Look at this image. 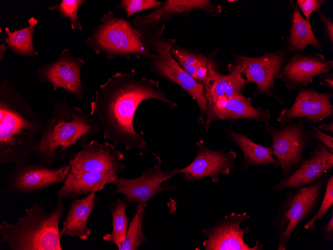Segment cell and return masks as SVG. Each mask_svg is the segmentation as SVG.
Segmentation results:
<instances>
[{"label":"cell","mask_w":333,"mask_h":250,"mask_svg":"<svg viewBox=\"0 0 333 250\" xmlns=\"http://www.w3.org/2000/svg\"><path fill=\"white\" fill-rule=\"evenodd\" d=\"M160 100L173 108L177 103L170 100L162 91L159 82L136 77V70L113 74L95 92L91 102L90 114L98 117L104 140L116 145L122 143L125 150L133 148L148 150L142 131L134 127V118L141 102L147 99Z\"/></svg>","instance_id":"1"},{"label":"cell","mask_w":333,"mask_h":250,"mask_svg":"<svg viewBox=\"0 0 333 250\" xmlns=\"http://www.w3.org/2000/svg\"><path fill=\"white\" fill-rule=\"evenodd\" d=\"M66 99L52 103V114L44 123L33 153L49 166L69 161L76 154L74 149L81 148L90 137L102 131L94 116L71 106Z\"/></svg>","instance_id":"2"},{"label":"cell","mask_w":333,"mask_h":250,"mask_svg":"<svg viewBox=\"0 0 333 250\" xmlns=\"http://www.w3.org/2000/svg\"><path fill=\"white\" fill-rule=\"evenodd\" d=\"M44 123L7 80L0 84V163L28 159L37 145Z\"/></svg>","instance_id":"3"},{"label":"cell","mask_w":333,"mask_h":250,"mask_svg":"<svg viewBox=\"0 0 333 250\" xmlns=\"http://www.w3.org/2000/svg\"><path fill=\"white\" fill-rule=\"evenodd\" d=\"M65 211L62 199L50 213L34 203L14 224L1 221V241L11 250H62L59 223Z\"/></svg>","instance_id":"4"},{"label":"cell","mask_w":333,"mask_h":250,"mask_svg":"<svg viewBox=\"0 0 333 250\" xmlns=\"http://www.w3.org/2000/svg\"><path fill=\"white\" fill-rule=\"evenodd\" d=\"M100 21L86 40L97 54L105 53L109 60L116 57L129 59L133 56L148 58L150 56L149 46L131 22L116 17L111 10L104 14Z\"/></svg>","instance_id":"5"},{"label":"cell","mask_w":333,"mask_h":250,"mask_svg":"<svg viewBox=\"0 0 333 250\" xmlns=\"http://www.w3.org/2000/svg\"><path fill=\"white\" fill-rule=\"evenodd\" d=\"M164 30L141 33L151 50L147 58L151 71L155 74L180 86L198 105L200 117L199 123L204 125L208 115L207 101L203 85L188 74L172 57L170 51L175 39L163 36Z\"/></svg>","instance_id":"6"},{"label":"cell","mask_w":333,"mask_h":250,"mask_svg":"<svg viewBox=\"0 0 333 250\" xmlns=\"http://www.w3.org/2000/svg\"><path fill=\"white\" fill-rule=\"evenodd\" d=\"M328 176L288 193L279 207L274 222L278 231V250H286L293 232L305 220L313 216L322 200Z\"/></svg>","instance_id":"7"},{"label":"cell","mask_w":333,"mask_h":250,"mask_svg":"<svg viewBox=\"0 0 333 250\" xmlns=\"http://www.w3.org/2000/svg\"><path fill=\"white\" fill-rule=\"evenodd\" d=\"M269 132L274 157L281 168L283 178L290 175L304 159L305 150L316 141L306 129L303 118L282 124L279 127L265 123Z\"/></svg>","instance_id":"8"},{"label":"cell","mask_w":333,"mask_h":250,"mask_svg":"<svg viewBox=\"0 0 333 250\" xmlns=\"http://www.w3.org/2000/svg\"><path fill=\"white\" fill-rule=\"evenodd\" d=\"M290 52L284 45L279 49L267 51L258 57L233 54V61L228 66L236 67L241 74L244 73L246 77V83L256 84L254 96L272 97L283 104L275 91L274 82Z\"/></svg>","instance_id":"9"},{"label":"cell","mask_w":333,"mask_h":250,"mask_svg":"<svg viewBox=\"0 0 333 250\" xmlns=\"http://www.w3.org/2000/svg\"><path fill=\"white\" fill-rule=\"evenodd\" d=\"M70 170L69 163L53 168L39 159L28 158L15 163L5 190L23 195L40 192L63 182Z\"/></svg>","instance_id":"10"},{"label":"cell","mask_w":333,"mask_h":250,"mask_svg":"<svg viewBox=\"0 0 333 250\" xmlns=\"http://www.w3.org/2000/svg\"><path fill=\"white\" fill-rule=\"evenodd\" d=\"M85 64L83 59L74 56L68 49H64L55 61L42 65L38 69V80L51 85L54 90L62 88L76 99L81 100L87 91L80 77Z\"/></svg>","instance_id":"11"},{"label":"cell","mask_w":333,"mask_h":250,"mask_svg":"<svg viewBox=\"0 0 333 250\" xmlns=\"http://www.w3.org/2000/svg\"><path fill=\"white\" fill-rule=\"evenodd\" d=\"M161 160L158 164L146 170L135 178L119 177L113 184L111 194H122L131 204L147 205L148 201L161 192L175 189L174 186H163V183L177 174V169L164 171L161 169Z\"/></svg>","instance_id":"12"},{"label":"cell","mask_w":333,"mask_h":250,"mask_svg":"<svg viewBox=\"0 0 333 250\" xmlns=\"http://www.w3.org/2000/svg\"><path fill=\"white\" fill-rule=\"evenodd\" d=\"M124 158L114 145L93 140L82 146L68 163L72 172H96L119 176L127 166L122 162Z\"/></svg>","instance_id":"13"},{"label":"cell","mask_w":333,"mask_h":250,"mask_svg":"<svg viewBox=\"0 0 333 250\" xmlns=\"http://www.w3.org/2000/svg\"><path fill=\"white\" fill-rule=\"evenodd\" d=\"M250 216L246 212L232 213L225 216L215 225L203 231L207 239L202 244L206 250H262L263 245L256 241L254 246L250 247L245 243L244 236L249 229H242L240 224Z\"/></svg>","instance_id":"14"},{"label":"cell","mask_w":333,"mask_h":250,"mask_svg":"<svg viewBox=\"0 0 333 250\" xmlns=\"http://www.w3.org/2000/svg\"><path fill=\"white\" fill-rule=\"evenodd\" d=\"M196 145L198 150L194 159L185 167L177 169V174H184L185 181L200 180L208 177L213 183H219L220 174H228L231 168L236 167V151L225 153L224 149L214 151L205 146L203 140Z\"/></svg>","instance_id":"15"},{"label":"cell","mask_w":333,"mask_h":250,"mask_svg":"<svg viewBox=\"0 0 333 250\" xmlns=\"http://www.w3.org/2000/svg\"><path fill=\"white\" fill-rule=\"evenodd\" d=\"M333 167V153L323 144L312 146L308 156L288 177L274 185L272 190L280 192L286 188L307 186L320 180Z\"/></svg>","instance_id":"16"},{"label":"cell","mask_w":333,"mask_h":250,"mask_svg":"<svg viewBox=\"0 0 333 250\" xmlns=\"http://www.w3.org/2000/svg\"><path fill=\"white\" fill-rule=\"evenodd\" d=\"M196 10H204L215 16L221 12L222 7L208 0H166L154 11L136 16L132 19V23L141 33L164 30L165 23L173 16Z\"/></svg>","instance_id":"17"},{"label":"cell","mask_w":333,"mask_h":250,"mask_svg":"<svg viewBox=\"0 0 333 250\" xmlns=\"http://www.w3.org/2000/svg\"><path fill=\"white\" fill-rule=\"evenodd\" d=\"M333 92L320 93L308 86L299 88L294 103L281 111L277 121L284 124L296 118H305L311 124L323 121L333 116Z\"/></svg>","instance_id":"18"},{"label":"cell","mask_w":333,"mask_h":250,"mask_svg":"<svg viewBox=\"0 0 333 250\" xmlns=\"http://www.w3.org/2000/svg\"><path fill=\"white\" fill-rule=\"evenodd\" d=\"M333 68V61L327 60L317 52H294L288 59L277 78L282 80L289 89L308 86L315 77L328 73Z\"/></svg>","instance_id":"19"},{"label":"cell","mask_w":333,"mask_h":250,"mask_svg":"<svg viewBox=\"0 0 333 250\" xmlns=\"http://www.w3.org/2000/svg\"><path fill=\"white\" fill-rule=\"evenodd\" d=\"M208 115L204 124L208 131L213 121L217 120H236L247 119L266 123L270 118L268 109L254 107L251 104V98L241 93L228 99L219 98L208 109Z\"/></svg>","instance_id":"20"},{"label":"cell","mask_w":333,"mask_h":250,"mask_svg":"<svg viewBox=\"0 0 333 250\" xmlns=\"http://www.w3.org/2000/svg\"><path fill=\"white\" fill-rule=\"evenodd\" d=\"M170 53L188 74L203 85L204 91L208 89L213 81L223 75L218 72L214 61L202 54L185 49L176 43Z\"/></svg>","instance_id":"21"},{"label":"cell","mask_w":333,"mask_h":250,"mask_svg":"<svg viewBox=\"0 0 333 250\" xmlns=\"http://www.w3.org/2000/svg\"><path fill=\"white\" fill-rule=\"evenodd\" d=\"M95 193H90L83 198H71L70 204L62 228L60 231L61 238L64 236L76 237L86 240L91 235L87 226L88 220L98 201Z\"/></svg>","instance_id":"22"},{"label":"cell","mask_w":333,"mask_h":250,"mask_svg":"<svg viewBox=\"0 0 333 250\" xmlns=\"http://www.w3.org/2000/svg\"><path fill=\"white\" fill-rule=\"evenodd\" d=\"M119 176L96 172H72L67 175L58 192V198H73L103 190L113 184Z\"/></svg>","instance_id":"23"},{"label":"cell","mask_w":333,"mask_h":250,"mask_svg":"<svg viewBox=\"0 0 333 250\" xmlns=\"http://www.w3.org/2000/svg\"><path fill=\"white\" fill-rule=\"evenodd\" d=\"M225 137L232 140L242 151L243 158L241 162L243 169L248 170L252 166L279 167L274 157L272 148L255 143L247 136L236 132L231 127L225 130Z\"/></svg>","instance_id":"24"},{"label":"cell","mask_w":333,"mask_h":250,"mask_svg":"<svg viewBox=\"0 0 333 250\" xmlns=\"http://www.w3.org/2000/svg\"><path fill=\"white\" fill-rule=\"evenodd\" d=\"M292 5L290 32L286 44L288 49L294 53L303 52L308 46L312 45L322 50L323 46L316 37L309 21L302 15L296 2Z\"/></svg>","instance_id":"25"},{"label":"cell","mask_w":333,"mask_h":250,"mask_svg":"<svg viewBox=\"0 0 333 250\" xmlns=\"http://www.w3.org/2000/svg\"><path fill=\"white\" fill-rule=\"evenodd\" d=\"M227 69L229 74L213 81L204 91L208 109L219 98L228 99L241 93L246 85L245 80L237 68L228 66Z\"/></svg>","instance_id":"26"},{"label":"cell","mask_w":333,"mask_h":250,"mask_svg":"<svg viewBox=\"0 0 333 250\" xmlns=\"http://www.w3.org/2000/svg\"><path fill=\"white\" fill-rule=\"evenodd\" d=\"M130 204L124 198H118L109 205L104 206L107 208L112 218V231L104 235L102 239L105 242L115 245L120 249L124 241L128 230L129 219L127 215V210Z\"/></svg>","instance_id":"27"},{"label":"cell","mask_w":333,"mask_h":250,"mask_svg":"<svg viewBox=\"0 0 333 250\" xmlns=\"http://www.w3.org/2000/svg\"><path fill=\"white\" fill-rule=\"evenodd\" d=\"M37 20L31 17L28 20V26L21 29L11 32L8 27L5 29L7 35L5 42L17 55L34 56L39 53L35 51L32 44V37Z\"/></svg>","instance_id":"28"},{"label":"cell","mask_w":333,"mask_h":250,"mask_svg":"<svg viewBox=\"0 0 333 250\" xmlns=\"http://www.w3.org/2000/svg\"><path fill=\"white\" fill-rule=\"evenodd\" d=\"M147 205H137L133 219L128 228L126 236L119 250H137L148 239L143 232Z\"/></svg>","instance_id":"29"},{"label":"cell","mask_w":333,"mask_h":250,"mask_svg":"<svg viewBox=\"0 0 333 250\" xmlns=\"http://www.w3.org/2000/svg\"><path fill=\"white\" fill-rule=\"evenodd\" d=\"M85 1L82 0H62L59 4L54 5L49 7V9L58 11L62 18L68 17L72 29L82 31L83 27L78 15V11L79 7Z\"/></svg>","instance_id":"30"},{"label":"cell","mask_w":333,"mask_h":250,"mask_svg":"<svg viewBox=\"0 0 333 250\" xmlns=\"http://www.w3.org/2000/svg\"><path fill=\"white\" fill-rule=\"evenodd\" d=\"M333 205V175L328 177L324 194L322 199V203L319 210L312 218L305 225L306 230H310L315 228V223L318 220H321Z\"/></svg>","instance_id":"31"},{"label":"cell","mask_w":333,"mask_h":250,"mask_svg":"<svg viewBox=\"0 0 333 250\" xmlns=\"http://www.w3.org/2000/svg\"><path fill=\"white\" fill-rule=\"evenodd\" d=\"M162 2L156 0H122L119 7L123 9L129 18L138 11L149 9L155 10L160 7Z\"/></svg>","instance_id":"32"},{"label":"cell","mask_w":333,"mask_h":250,"mask_svg":"<svg viewBox=\"0 0 333 250\" xmlns=\"http://www.w3.org/2000/svg\"><path fill=\"white\" fill-rule=\"evenodd\" d=\"M299 8L303 12L305 18L309 20L312 12H317L319 9L325 4L323 0H296Z\"/></svg>","instance_id":"33"},{"label":"cell","mask_w":333,"mask_h":250,"mask_svg":"<svg viewBox=\"0 0 333 250\" xmlns=\"http://www.w3.org/2000/svg\"><path fill=\"white\" fill-rule=\"evenodd\" d=\"M310 132L313 137L320 141L331 153H333V137L324 133L313 124L309 123Z\"/></svg>","instance_id":"34"},{"label":"cell","mask_w":333,"mask_h":250,"mask_svg":"<svg viewBox=\"0 0 333 250\" xmlns=\"http://www.w3.org/2000/svg\"><path fill=\"white\" fill-rule=\"evenodd\" d=\"M317 13L323 26L324 38L333 46V22L322 11H318Z\"/></svg>","instance_id":"35"},{"label":"cell","mask_w":333,"mask_h":250,"mask_svg":"<svg viewBox=\"0 0 333 250\" xmlns=\"http://www.w3.org/2000/svg\"><path fill=\"white\" fill-rule=\"evenodd\" d=\"M331 216L329 221L321 228L324 240L327 242H333V208H331Z\"/></svg>","instance_id":"36"},{"label":"cell","mask_w":333,"mask_h":250,"mask_svg":"<svg viewBox=\"0 0 333 250\" xmlns=\"http://www.w3.org/2000/svg\"><path fill=\"white\" fill-rule=\"evenodd\" d=\"M320 84L333 89V73L321 74L320 76Z\"/></svg>","instance_id":"37"},{"label":"cell","mask_w":333,"mask_h":250,"mask_svg":"<svg viewBox=\"0 0 333 250\" xmlns=\"http://www.w3.org/2000/svg\"><path fill=\"white\" fill-rule=\"evenodd\" d=\"M318 128L319 129L324 130L328 132L333 134V120L327 123H323L320 124Z\"/></svg>","instance_id":"38"},{"label":"cell","mask_w":333,"mask_h":250,"mask_svg":"<svg viewBox=\"0 0 333 250\" xmlns=\"http://www.w3.org/2000/svg\"><path fill=\"white\" fill-rule=\"evenodd\" d=\"M0 60H1L2 58L4 56V53L6 52L7 48H8V46H5L3 44H0Z\"/></svg>","instance_id":"39"}]
</instances>
